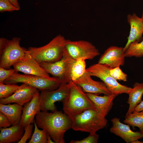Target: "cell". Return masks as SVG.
I'll return each instance as SVG.
<instances>
[{"label":"cell","instance_id":"obj_39","mask_svg":"<svg viewBox=\"0 0 143 143\" xmlns=\"http://www.w3.org/2000/svg\"></svg>","mask_w":143,"mask_h":143},{"label":"cell","instance_id":"obj_17","mask_svg":"<svg viewBox=\"0 0 143 143\" xmlns=\"http://www.w3.org/2000/svg\"><path fill=\"white\" fill-rule=\"evenodd\" d=\"M127 18L130 29L127 42L123 48L124 52L131 43L135 41L140 42L143 40V19L135 13L128 14Z\"/></svg>","mask_w":143,"mask_h":143},{"label":"cell","instance_id":"obj_8","mask_svg":"<svg viewBox=\"0 0 143 143\" xmlns=\"http://www.w3.org/2000/svg\"><path fill=\"white\" fill-rule=\"evenodd\" d=\"M111 68L106 65L98 63L86 69V72L91 76L100 78L111 93L118 95L124 93L128 94L132 88L119 83L110 75L109 71Z\"/></svg>","mask_w":143,"mask_h":143},{"label":"cell","instance_id":"obj_19","mask_svg":"<svg viewBox=\"0 0 143 143\" xmlns=\"http://www.w3.org/2000/svg\"><path fill=\"white\" fill-rule=\"evenodd\" d=\"M0 130V143H18L21 138L24 131V128L20 124L1 128Z\"/></svg>","mask_w":143,"mask_h":143},{"label":"cell","instance_id":"obj_36","mask_svg":"<svg viewBox=\"0 0 143 143\" xmlns=\"http://www.w3.org/2000/svg\"><path fill=\"white\" fill-rule=\"evenodd\" d=\"M131 143H143V141H139L138 140H137L132 142Z\"/></svg>","mask_w":143,"mask_h":143},{"label":"cell","instance_id":"obj_14","mask_svg":"<svg viewBox=\"0 0 143 143\" xmlns=\"http://www.w3.org/2000/svg\"><path fill=\"white\" fill-rule=\"evenodd\" d=\"M120 119L115 117L111 119L112 126L109 129L111 133L119 137L127 143H131L135 140L143 138V136L140 131H132L129 125L122 123Z\"/></svg>","mask_w":143,"mask_h":143},{"label":"cell","instance_id":"obj_33","mask_svg":"<svg viewBox=\"0 0 143 143\" xmlns=\"http://www.w3.org/2000/svg\"><path fill=\"white\" fill-rule=\"evenodd\" d=\"M143 110V100L137 105L133 112H140Z\"/></svg>","mask_w":143,"mask_h":143},{"label":"cell","instance_id":"obj_5","mask_svg":"<svg viewBox=\"0 0 143 143\" xmlns=\"http://www.w3.org/2000/svg\"><path fill=\"white\" fill-rule=\"evenodd\" d=\"M21 40L18 37L0 38V67L10 69L25 55L28 49L20 46Z\"/></svg>","mask_w":143,"mask_h":143},{"label":"cell","instance_id":"obj_3","mask_svg":"<svg viewBox=\"0 0 143 143\" xmlns=\"http://www.w3.org/2000/svg\"><path fill=\"white\" fill-rule=\"evenodd\" d=\"M66 40L63 36L58 35L45 45L29 47L27 52L39 63L55 62L62 57Z\"/></svg>","mask_w":143,"mask_h":143},{"label":"cell","instance_id":"obj_18","mask_svg":"<svg viewBox=\"0 0 143 143\" xmlns=\"http://www.w3.org/2000/svg\"><path fill=\"white\" fill-rule=\"evenodd\" d=\"M86 93L93 104L97 112L105 117L112 109L113 100L118 96L112 93L109 95H104L103 96L90 93Z\"/></svg>","mask_w":143,"mask_h":143},{"label":"cell","instance_id":"obj_37","mask_svg":"<svg viewBox=\"0 0 143 143\" xmlns=\"http://www.w3.org/2000/svg\"><path fill=\"white\" fill-rule=\"evenodd\" d=\"M141 18L143 19V11L142 13Z\"/></svg>","mask_w":143,"mask_h":143},{"label":"cell","instance_id":"obj_35","mask_svg":"<svg viewBox=\"0 0 143 143\" xmlns=\"http://www.w3.org/2000/svg\"><path fill=\"white\" fill-rule=\"evenodd\" d=\"M50 136L47 133V143H55L54 141L51 139Z\"/></svg>","mask_w":143,"mask_h":143},{"label":"cell","instance_id":"obj_13","mask_svg":"<svg viewBox=\"0 0 143 143\" xmlns=\"http://www.w3.org/2000/svg\"><path fill=\"white\" fill-rule=\"evenodd\" d=\"M123 48L115 46L109 47L101 56L98 63L111 68L123 66L125 57Z\"/></svg>","mask_w":143,"mask_h":143},{"label":"cell","instance_id":"obj_28","mask_svg":"<svg viewBox=\"0 0 143 143\" xmlns=\"http://www.w3.org/2000/svg\"><path fill=\"white\" fill-rule=\"evenodd\" d=\"M20 9L13 5L9 0H0V12H12Z\"/></svg>","mask_w":143,"mask_h":143},{"label":"cell","instance_id":"obj_27","mask_svg":"<svg viewBox=\"0 0 143 143\" xmlns=\"http://www.w3.org/2000/svg\"><path fill=\"white\" fill-rule=\"evenodd\" d=\"M109 72L110 75L117 80L124 82L127 81V75L122 71L120 66L111 68Z\"/></svg>","mask_w":143,"mask_h":143},{"label":"cell","instance_id":"obj_1","mask_svg":"<svg viewBox=\"0 0 143 143\" xmlns=\"http://www.w3.org/2000/svg\"><path fill=\"white\" fill-rule=\"evenodd\" d=\"M39 128L45 130L55 143H64L66 132L72 128V120L61 111H40L35 116Z\"/></svg>","mask_w":143,"mask_h":143},{"label":"cell","instance_id":"obj_7","mask_svg":"<svg viewBox=\"0 0 143 143\" xmlns=\"http://www.w3.org/2000/svg\"><path fill=\"white\" fill-rule=\"evenodd\" d=\"M75 60L71 57L64 48L62 57L59 60L39 64L48 74L58 79L62 83H68L72 81L71 69Z\"/></svg>","mask_w":143,"mask_h":143},{"label":"cell","instance_id":"obj_12","mask_svg":"<svg viewBox=\"0 0 143 143\" xmlns=\"http://www.w3.org/2000/svg\"><path fill=\"white\" fill-rule=\"evenodd\" d=\"M90 75L86 72L73 83L80 86L86 93L99 95L101 94L109 95L112 93L103 82L92 79Z\"/></svg>","mask_w":143,"mask_h":143},{"label":"cell","instance_id":"obj_6","mask_svg":"<svg viewBox=\"0 0 143 143\" xmlns=\"http://www.w3.org/2000/svg\"><path fill=\"white\" fill-rule=\"evenodd\" d=\"M19 83L25 84L41 91L55 90L62 83L59 79L53 77L46 78L32 75L21 74L16 72L3 82L5 84H10Z\"/></svg>","mask_w":143,"mask_h":143},{"label":"cell","instance_id":"obj_22","mask_svg":"<svg viewBox=\"0 0 143 143\" xmlns=\"http://www.w3.org/2000/svg\"><path fill=\"white\" fill-rule=\"evenodd\" d=\"M123 122L133 128L137 127L140 131H143V110L140 112H133L126 115Z\"/></svg>","mask_w":143,"mask_h":143},{"label":"cell","instance_id":"obj_23","mask_svg":"<svg viewBox=\"0 0 143 143\" xmlns=\"http://www.w3.org/2000/svg\"><path fill=\"white\" fill-rule=\"evenodd\" d=\"M125 57L143 56V39L140 42L135 41L131 43L124 52Z\"/></svg>","mask_w":143,"mask_h":143},{"label":"cell","instance_id":"obj_26","mask_svg":"<svg viewBox=\"0 0 143 143\" xmlns=\"http://www.w3.org/2000/svg\"><path fill=\"white\" fill-rule=\"evenodd\" d=\"M20 87L16 84H5L0 83V99L8 97L15 93Z\"/></svg>","mask_w":143,"mask_h":143},{"label":"cell","instance_id":"obj_20","mask_svg":"<svg viewBox=\"0 0 143 143\" xmlns=\"http://www.w3.org/2000/svg\"><path fill=\"white\" fill-rule=\"evenodd\" d=\"M23 107L17 104H0V111L8 118L12 125L20 124Z\"/></svg>","mask_w":143,"mask_h":143},{"label":"cell","instance_id":"obj_11","mask_svg":"<svg viewBox=\"0 0 143 143\" xmlns=\"http://www.w3.org/2000/svg\"><path fill=\"white\" fill-rule=\"evenodd\" d=\"M16 72L48 78L50 77L39 63L26 52L25 55L13 66Z\"/></svg>","mask_w":143,"mask_h":143},{"label":"cell","instance_id":"obj_9","mask_svg":"<svg viewBox=\"0 0 143 143\" xmlns=\"http://www.w3.org/2000/svg\"><path fill=\"white\" fill-rule=\"evenodd\" d=\"M71 82L62 83L55 90L41 91L39 96L41 110L51 112L57 110L55 103L57 101L62 102L67 96L70 91Z\"/></svg>","mask_w":143,"mask_h":143},{"label":"cell","instance_id":"obj_16","mask_svg":"<svg viewBox=\"0 0 143 143\" xmlns=\"http://www.w3.org/2000/svg\"><path fill=\"white\" fill-rule=\"evenodd\" d=\"M39 90L35 93L31 100L24 105L20 124L24 128L34 123V118L41 110L39 101Z\"/></svg>","mask_w":143,"mask_h":143},{"label":"cell","instance_id":"obj_4","mask_svg":"<svg viewBox=\"0 0 143 143\" xmlns=\"http://www.w3.org/2000/svg\"><path fill=\"white\" fill-rule=\"evenodd\" d=\"M72 128L76 131L96 133L105 128L108 120L95 110L89 109L75 116L72 119Z\"/></svg>","mask_w":143,"mask_h":143},{"label":"cell","instance_id":"obj_32","mask_svg":"<svg viewBox=\"0 0 143 143\" xmlns=\"http://www.w3.org/2000/svg\"><path fill=\"white\" fill-rule=\"evenodd\" d=\"M12 124L7 116L0 111V128L10 127Z\"/></svg>","mask_w":143,"mask_h":143},{"label":"cell","instance_id":"obj_25","mask_svg":"<svg viewBox=\"0 0 143 143\" xmlns=\"http://www.w3.org/2000/svg\"><path fill=\"white\" fill-rule=\"evenodd\" d=\"M34 129L28 143H47V133L44 129L38 128L35 120L34 122Z\"/></svg>","mask_w":143,"mask_h":143},{"label":"cell","instance_id":"obj_31","mask_svg":"<svg viewBox=\"0 0 143 143\" xmlns=\"http://www.w3.org/2000/svg\"><path fill=\"white\" fill-rule=\"evenodd\" d=\"M15 72L14 69H6L0 67V83H3L4 81L10 77Z\"/></svg>","mask_w":143,"mask_h":143},{"label":"cell","instance_id":"obj_15","mask_svg":"<svg viewBox=\"0 0 143 143\" xmlns=\"http://www.w3.org/2000/svg\"><path fill=\"white\" fill-rule=\"evenodd\" d=\"M36 88L23 83L15 93L6 98L0 99V104L15 103L22 106L30 101L38 91Z\"/></svg>","mask_w":143,"mask_h":143},{"label":"cell","instance_id":"obj_24","mask_svg":"<svg viewBox=\"0 0 143 143\" xmlns=\"http://www.w3.org/2000/svg\"><path fill=\"white\" fill-rule=\"evenodd\" d=\"M85 60L79 58L75 60L72 68L71 78L73 82L82 76L86 72Z\"/></svg>","mask_w":143,"mask_h":143},{"label":"cell","instance_id":"obj_30","mask_svg":"<svg viewBox=\"0 0 143 143\" xmlns=\"http://www.w3.org/2000/svg\"><path fill=\"white\" fill-rule=\"evenodd\" d=\"M33 124H30L24 128V131L21 139L18 142V143H25L28 139L31 137L32 134Z\"/></svg>","mask_w":143,"mask_h":143},{"label":"cell","instance_id":"obj_10","mask_svg":"<svg viewBox=\"0 0 143 143\" xmlns=\"http://www.w3.org/2000/svg\"><path fill=\"white\" fill-rule=\"evenodd\" d=\"M65 48L75 60L79 58L85 60H92L100 54L98 50L95 46L86 41L66 39Z\"/></svg>","mask_w":143,"mask_h":143},{"label":"cell","instance_id":"obj_34","mask_svg":"<svg viewBox=\"0 0 143 143\" xmlns=\"http://www.w3.org/2000/svg\"><path fill=\"white\" fill-rule=\"evenodd\" d=\"M11 3L16 7L20 9V7L19 3L18 0H9Z\"/></svg>","mask_w":143,"mask_h":143},{"label":"cell","instance_id":"obj_21","mask_svg":"<svg viewBox=\"0 0 143 143\" xmlns=\"http://www.w3.org/2000/svg\"><path fill=\"white\" fill-rule=\"evenodd\" d=\"M128 94L129 97L127 103L129 105V107L126 115L133 112L137 105L142 101L143 83H135L133 85V88Z\"/></svg>","mask_w":143,"mask_h":143},{"label":"cell","instance_id":"obj_38","mask_svg":"<svg viewBox=\"0 0 143 143\" xmlns=\"http://www.w3.org/2000/svg\"><path fill=\"white\" fill-rule=\"evenodd\" d=\"M140 131L143 136V131Z\"/></svg>","mask_w":143,"mask_h":143},{"label":"cell","instance_id":"obj_29","mask_svg":"<svg viewBox=\"0 0 143 143\" xmlns=\"http://www.w3.org/2000/svg\"><path fill=\"white\" fill-rule=\"evenodd\" d=\"M99 137V135L96 133L90 134L87 137L83 139L74 140H72L70 143H97L98 142Z\"/></svg>","mask_w":143,"mask_h":143},{"label":"cell","instance_id":"obj_2","mask_svg":"<svg viewBox=\"0 0 143 143\" xmlns=\"http://www.w3.org/2000/svg\"><path fill=\"white\" fill-rule=\"evenodd\" d=\"M62 102L64 113L72 120L76 115L86 110H96L93 104L86 93L72 81L71 82L68 95Z\"/></svg>","mask_w":143,"mask_h":143}]
</instances>
